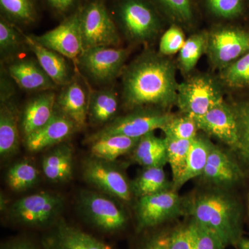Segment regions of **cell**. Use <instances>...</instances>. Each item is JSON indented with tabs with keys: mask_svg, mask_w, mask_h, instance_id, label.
<instances>
[{
	"mask_svg": "<svg viewBox=\"0 0 249 249\" xmlns=\"http://www.w3.org/2000/svg\"><path fill=\"white\" fill-rule=\"evenodd\" d=\"M122 74L123 102L127 109L168 110L176 106L179 83L176 65L169 56L146 51L124 67Z\"/></svg>",
	"mask_w": 249,
	"mask_h": 249,
	"instance_id": "1",
	"label": "cell"
},
{
	"mask_svg": "<svg viewBox=\"0 0 249 249\" xmlns=\"http://www.w3.org/2000/svg\"><path fill=\"white\" fill-rule=\"evenodd\" d=\"M183 213L228 245L239 243L242 212L238 201L222 189H212L183 199Z\"/></svg>",
	"mask_w": 249,
	"mask_h": 249,
	"instance_id": "2",
	"label": "cell"
},
{
	"mask_svg": "<svg viewBox=\"0 0 249 249\" xmlns=\"http://www.w3.org/2000/svg\"><path fill=\"white\" fill-rule=\"evenodd\" d=\"M115 16L121 30L134 43L150 42L170 24L150 0H117Z\"/></svg>",
	"mask_w": 249,
	"mask_h": 249,
	"instance_id": "3",
	"label": "cell"
},
{
	"mask_svg": "<svg viewBox=\"0 0 249 249\" xmlns=\"http://www.w3.org/2000/svg\"><path fill=\"white\" fill-rule=\"evenodd\" d=\"M224 93L217 77L205 73L191 74L178 84L176 106L180 113L199 117L223 102Z\"/></svg>",
	"mask_w": 249,
	"mask_h": 249,
	"instance_id": "4",
	"label": "cell"
},
{
	"mask_svg": "<svg viewBox=\"0 0 249 249\" xmlns=\"http://www.w3.org/2000/svg\"><path fill=\"white\" fill-rule=\"evenodd\" d=\"M207 32L205 54L211 66L219 71L249 52V31L233 23L213 24Z\"/></svg>",
	"mask_w": 249,
	"mask_h": 249,
	"instance_id": "5",
	"label": "cell"
},
{
	"mask_svg": "<svg viewBox=\"0 0 249 249\" xmlns=\"http://www.w3.org/2000/svg\"><path fill=\"white\" fill-rule=\"evenodd\" d=\"M83 49L96 47H117L121 38L114 18L101 0H93L80 11Z\"/></svg>",
	"mask_w": 249,
	"mask_h": 249,
	"instance_id": "6",
	"label": "cell"
},
{
	"mask_svg": "<svg viewBox=\"0 0 249 249\" xmlns=\"http://www.w3.org/2000/svg\"><path fill=\"white\" fill-rule=\"evenodd\" d=\"M62 206L61 196L41 192L16 201L11 206L10 217L23 227L49 229L58 220Z\"/></svg>",
	"mask_w": 249,
	"mask_h": 249,
	"instance_id": "7",
	"label": "cell"
},
{
	"mask_svg": "<svg viewBox=\"0 0 249 249\" xmlns=\"http://www.w3.org/2000/svg\"><path fill=\"white\" fill-rule=\"evenodd\" d=\"M175 114L168 110L155 107H142L131 110L126 115L116 118L104 128L89 138L90 142L100 137L123 135L140 139L156 129H162Z\"/></svg>",
	"mask_w": 249,
	"mask_h": 249,
	"instance_id": "8",
	"label": "cell"
},
{
	"mask_svg": "<svg viewBox=\"0 0 249 249\" xmlns=\"http://www.w3.org/2000/svg\"><path fill=\"white\" fill-rule=\"evenodd\" d=\"M183 214V199L173 189L139 197L136 206L137 229L140 231Z\"/></svg>",
	"mask_w": 249,
	"mask_h": 249,
	"instance_id": "9",
	"label": "cell"
},
{
	"mask_svg": "<svg viewBox=\"0 0 249 249\" xmlns=\"http://www.w3.org/2000/svg\"><path fill=\"white\" fill-rule=\"evenodd\" d=\"M129 53L128 49L118 47H92L83 51L77 62L91 79L107 83L124 71Z\"/></svg>",
	"mask_w": 249,
	"mask_h": 249,
	"instance_id": "10",
	"label": "cell"
},
{
	"mask_svg": "<svg viewBox=\"0 0 249 249\" xmlns=\"http://www.w3.org/2000/svg\"><path fill=\"white\" fill-rule=\"evenodd\" d=\"M80 202L89 222L101 232L116 234L127 227V215L107 196L93 192H85L81 195Z\"/></svg>",
	"mask_w": 249,
	"mask_h": 249,
	"instance_id": "11",
	"label": "cell"
},
{
	"mask_svg": "<svg viewBox=\"0 0 249 249\" xmlns=\"http://www.w3.org/2000/svg\"><path fill=\"white\" fill-rule=\"evenodd\" d=\"M83 176L90 184L109 196L124 201L132 199L133 193L131 183L110 162L94 157L87 160L83 165Z\"/></svg>",
	"mask_w": 249,
	"mask_h": 249,
	"instance_id": "12",
	"label": "cell"
},
{
	"mask_svg": "<svg viewBox=\"0 0 249 249\" xmlns=\"http://www.w3.org/2000/svg\"><path fill=\"white\" fill-rule=\"evenodd\" d=\"M33 37L40 45L71 60H78L84 51L78 12L66 18L55 29Z\"/></svg>",
	"mask_w": 249,
	"mask_h": 249,
	"instance_id": "13",
	"label": "cell"
},
{
	"mask_svg": "<svg viewBox=\"0 0 249 249\" xmlns=\"http://www.w3.org/2000/svg\"><path fill=\"white\" fill-rule=\"evenodd\" d=\"M42 249H113L91 234L58 219L41 239Z\"/></svg>",
	"mask_w": 249,
	"mask_h": 249,
	"instance_id": "14",
	"label": "cell"
},
{
	"mask_svg": "<svg viewBox=\"0 0 249 249\" xmlns=\"http://www.w3.org/2000/svg\"><path fill=\"white\" fill-rule=\"evenodd\" d=\"M199 131L224 142L235 150L237 125L233 106L224 100L201 116L196 117Z\"/></svg>",
	"mask_w": 249,
	"mask_h": 249,
	"instance_id": "15",
	"label": "cell"
},
{
	"mask_svg": "<svg viewBox=\"0 0 249 249\" xmlns=\"http://www.w3.org/2000/svg\"><path fill=\"white\" fill-rule=\"evenodd\" d=\"M77 128L73 121L55 109L45 125L24 137V144L29 151H41L66 140Z\"/></svg>",
	"mask_w": 249,
	"mask_h": 249,
	"instance_id": "16",
	"label": "cell"
},
{
	"mask_svg": "<svg viewBox=\"0 0 249 249\" xmlns=\"http://www.w3.org/2000/svg\"><path fill=\"white\" fill-rule=\"evenodd\" d=\"M201 177L214 186L225 188L240 181L243 173L231 156L213 144Z\"/></svg>",
	"mask_w": 249,
	"mask_h": 249,
	"instance_id": "17",
	"label": "cell"
},
{
	"mask_svg": "<svg viewBox=\"0 0 249 249\" xmlns=\"http://www.w3.org/2000/svg\"><path fill=\"white\" fill-rule=\"evenodd\" d=\"M23 36L24 44L34 53L42 70L57 86H65L73 79L65 56L40 45L33 36L24 34Z\"/></svg>",
	"mask_w": 249,
	"mask_h": 249,
	"instance_id": "18",
	"label": "cell"
},
{
	"mask_svg": "<svg viewBox=\"0 0 249 249\" xmlns=\"http://www.w3.org/2000/svg\"><path fill=\"white\" fill-rule=\"evenodd\" d=\"M8 73L16 84L26 91H51L57 85L32 59L16 60L8 66Z\"/></svg>",
	"mask_w": 249,
	"mask_h": 249,
	"instance_id": "19",
	"label": "cell"
},
{
	"mask_svg": "<svg viewBox=\"0 0 249 249\" xmlns=\"http://www.w3.org/2000/svg\"><path fill=\"white\" fill-rule=\"evenodd\" d=\"M88 106L89 101L84 88L75 79L63 86L55 102V109L73 121L78 128L86 124Z\"/></svg>",
	"mask_w": 249,
	"mask_h": 249,
	"instance_id": "20",
	"label": "cell"
},
{
	"mask_svg": "<svg viewBox=\"0 0 249 249\" xmlns=\"http://www.w3.org/2000/svg\"><path fill=\"white\" fill-rule=\"evenodd\" d=\"M56 95L51 91H42L27 103L21 120L24 138L45 125L55 111Z\"/></svg>",
	"mask_w": 249,
	"mask_h": 249,
	"instance_id": "21",
	"label": "cell"
},
{
	"mask_svg": "<svg viewBox=\"0 0 249 249\" xmlns=\"http://www.w3.org/2000/svg\"><path fill=\"white\" fill-rule=\"evenodd\" d=\"M199 14H204L214 24L233 23L245 16L249 0H195Z\"/></svg>",
	"mask_w": 249,
	"mask_h": 249,
	"instance_id": "22",
	"label": "cell"
},
{
	"mask_svg": "<svg viewBox=\"0 0 249 249\" xmlns=\"http://www.w3.org/2000/svg\"><path fill=\"white\" fill-rule=\"evenodd\" d=\"M170 24L193 29L199 18L195 0H150Z\"/></svg>",
	"mask_w": 249,
	"mask_h": 249,
	"instance_id": "23",
	"label": "cell"
},
{
	"mask_svg": "<svg viewBox=\"0 0 249 249\" xmlns=\"http://www.w3.org/2000/svg\"><path fill=\"white\" fill-rule=\"evenodd\" d=\"M213 145L207 137L201 134H197L192 140L186 169L178 182L173 187V191L178 192L190 180L202 175Z\"/></svg>",
	"mask_w": 249,
	"mask_h": 249,
	"instance_id": "24",
	"label": "cell"
},
{
	"mask_svg": "<svg viewBox=\"0 0 249 249\" xmlns=\"http://www.w3.org/2000/svg\"><path fill=\"white\" fill-rule=\"evenodd\" d=\"M17 108L11 100L1 102L0 109V155L9 157L19 147Z\"/></svg>",
	"mask_w": 249,
	"mask_h": 249,
	"instance_id": "25",
	"label": "cell"
},
{
	"mask_svg": "<svg viewBox=\"0 0 249 249\" xmlns=\"http://www.w3.org/2000/svg\"><path fill=\"white\" fill-rule=\"evenodd\" d=\"M42 165L46 178L50 181H67L73 173V150L68 145H59L44 157Z\"/></svg>",
	"mask_w": 249,
	"mask_h": 249,
	"instance_id": "26",
	"label": "cell"
},
{
	"mask_svg": "<svg viewBox=\"0 0 249 249\" xmlns=\"http://www.w3.org/2000/svg\"><path fill=\"white\" fill-rule=\"evenodd\" d=\"M132 152L134 160L144 168L164 166L168 163L165 139L157 137L154 132L139 139Z\"/></svg>",
	"mask_w": 249,
	"mask_h": 249,
	"instance_id": "27",
	"label": "cell"
},
{
	"mask_svg": "<svg viewBox=\"0 0 249 249\" xmlns=\"http://www.w3.org/2000/svg\"><path fill=\"white\" fill-rule=\"evenodd\" d=\"M139 139L123 135H110L91 141L92 157L107 162H113L121 156L133 151Z\"/></svg>",
	"mask_w": 249,
	"mask_h": 249,
	"instance_id": "28",
	"label": "cell"
},
{
	"mask_svg": "<svg viewBox=\"0 0 249 249\" xmlns=\"http://www.w3.org/2000/svg\"><path fill=\"white\" fill-rule=\"evenodd\" d=\"M119 107L118 98L110 89L93 91L89 98L88 118L93 124H107L115 115Z\"/></svg>",
	"mask_w": 249,
	"mask_h": 249,
	"instance_id": "29",
	"label": "cell"
},
{
	"mask_svg": "<svg viewBox=\"0 0 249 249\" xmlns=\"http://www.w3.org/2000/svg\"><path fill=\"white\" fill-rule=\"evenodd\" d=\"M131 187L139 198L173 189V183L168 181L163 166L149 167L131 183Z\"/></svg>",
	"mask_w": 249,
	"mask_h": 249,
	"instance_id": "30",
	"label": "cell"
},
{
	"mask_svg": "<svg viewBox=\"0 0 249 249\" xmlns=\"http://www.w3.org/2000/svg\"><path fill=\"white\" fill-rule=\"evenodd\" d=\"M207 40V31H198L186 39L178 58V66L183 74L191 75L201 55L206 53Z\"/></svg>",
	"mask_w": 249,
	"mask_h": 249,
	"instance_id": "31",
	"label": "cell"
},
{
	"mask_svg": "<svg viewBox=\"0 0 249 249\" xmlns=\"http://www.w3.org/2000/svg\"><path fill=\"white\" fill-rule=\"evenodd\" d=\"M218 79L224 89L249 88V52L229 66L219 71Z\"/></svg>",
	"mask_w": 249,
	"mask_h": 249,
	"instance_id": "32",
	"label": "cell"
},
{
	"mask_svg": "<svg viewBox=\"0 0 249 249\" xmlns=\"http://www.w3.org/2000/svg\"><path fill=\"white\" fill-rule=\"evenodd\" d=\"M166 142L167 162L173 175V187L178 182L186 169L188 152L192 142L164 137Z\"/></svg>",
	"mask_w": 249,
	"mask_h": 249,
	"instance_id": "33",
	"label": "cell"
},
{
	"mask_svg": "<svg viewBox=\"0 0 249 249\" xmlns=\"http://www.w3.org/2000/svg\"><path fill=\"white\" fill-rule=\"evenodd\" d=\"M0 7L11 22L27 25L36 22L37 12L34 0H0Z\"/></svg>",
	"mask_w": 249,
	"mask_h": 249,
	"instance_id": "34",
	"label": "cell"
},
{
	"mask_svg": "<svg viewBox=\"0 0 249 249\" xmlns=\"http://www.w3.org/2000/svg\"><path fill=\"white\" fill-rule=\"evenodd\" d=\"M38 177V170L32 163L22 161L9 168L6 174V181L13 191H23L34 186Z\"/></svg>",
	"mask_w": 249,
	"mask_h": 249,
	"instance_id": "35",
	"label": "cell"
},
{
	"mask_svg": "<svg viewBox=\"0 0 249 249\" xmlns=\"http://www.w3.org/2000/svg\"><path fill=\"white\" fill-rule=\"evenodd\" d=\"M232 106L237 125V145L235 151L249 168V101Z\"/></svg>",
	"mask_w": 249,
	"mask_h": 249,
	"instance_id": "36",
	"label": "cell"
},
{
	"mask_svg": "<svg viewBox=\"0 0 249 249\" xmlns=\"http://www.w3.org/2000/svg\"><path fill=\"white\" fill-rule=\"evenodd\" d=\"M161 130L165 137L190 141L196 138L199 131L196 118L182 113L175 114Z\"/></svg>",
	"mask_w": 249,
	"mask_h": 249,
	"instance_id": "37",
	"label": "cell"
},
{
	"mask_svg": "<svg viewBox=\"0 0 249 249\" xmlns=\"http://www.w3.org/2000/svg\"><path fill=\"white\" fill-rule=\"evenodd\" d=\"M19 31L11 22L1 17L0 21V49L1 55L16 53L20 48L24 36L21 38Z\"/></svg>",
	"mask_w": 249,
	"mask_h": 249,
	"instance_id": "38",
	"label": "cell"
},
{
	"mask_svg": "<svg viewBox=\"0 0 249 249\" xmlns=\"http://www.w3.org/2000/svg\"><path fill=\"white\" fill-rule=\"evenodd\" d=\"M186 40L183 28L178 24H170L160 37L159 52L165 56L178 53Z\"/></svg>",
	"mask_w": 249,
	"mask_h": 249,
	"instance_id": "39",
	"label": "cell"
},
{
	"mask_svg": "<svg viewBox=\"0 0 249 249\" xmlns=\"http://www.w3.org/2000/svg\"><path fill=\"white\" fill-rule=\"evenodd\" d=\"M167 249H195L196 237L191 222L165 235Z\"/></svg>",
	"mask_w": 249,
	"mask_h": 249,
	"instance_id": "40",
	"label": "cell"
},
{
	"mask_svg": "<svg viewBox=\"0 0 249 249\" xmlns=\"http://www.w3.org/2000/svg\"><path fill=\"white\" fill-rule=\"evenodd\" d=\"M191 224L196 237L195 249H225L224 242L214 232L192 219Z\"/></svg>",
	"mask_w": 249,
	"mask_h": 249,
	"instance_id": "41",
	"label": "cell"
},
{
	"mask_svg": "<svg viewBox=\"0 0 249 249\" xmlns=\"http://www.w3.org/2000/svg\"><path fill=\"white\" fill-rule=\"evenodd\" d=\"M1 249H39L36 244L27 237H19L5 244Z\"/></svg>",
	"mask_w": 249,
	"mask_h": 249,
	"instance_id": "42",
	"label": "cell"
},
{
	"mask_svg": "<svg viewBox=\"0 0 249 249\" xmlns=\"http://www.w3.org/2000/svg\"><path fill=\"white\" fill-rule=\"evenodd\" d=\"M139 249H167L164 235H155L147 239Z\"/></svg>",
	"mask_w": 249,
	"mask_h": 249,
	"instance_id": "43",
	"label": "cell"
},
{
	"mask_svg": "<svg viewBox=\"0 0 249 249\" xmlns=\"http://www.w3.org/2000/svg\"><path fill=\"white\" fill-rule=\"evenodd\" d=\"M50 6L60 14H65L73 7L77 0H47Z\"/></svg>",
	"mask_w": 249,
	"mask_h": 249,
	"instance_id": "44",
	"label": "cell"
},
{
	"mask_svg": "<svg viewBox=\"0 0 249 249\" xmlns=\"http://www.w3.org/2000/svg\"><path fill=\"white\" fill-rule=\"evenodd\" d=\"M238 244L240 249H249V240H241Z\"/></svg>",
	"mask_w": 249,
	"mask_h": 249,
	"instance_id": "45",
	"label": "cell"
},
{
	"mask_svg": "<svg viewBox=\"0 0 249 249\" xmlns=\"http://www.w3.org/2000/svg\"><path fill=\"white\" fill-rule=\"evenodd\" d=\"M248 207H249V197Z\"/></svg>",
	"mask_w": 249,
	"mask_h": 249,
	"instance_id": "46",
	"label": "cell"
}]
</instances>
